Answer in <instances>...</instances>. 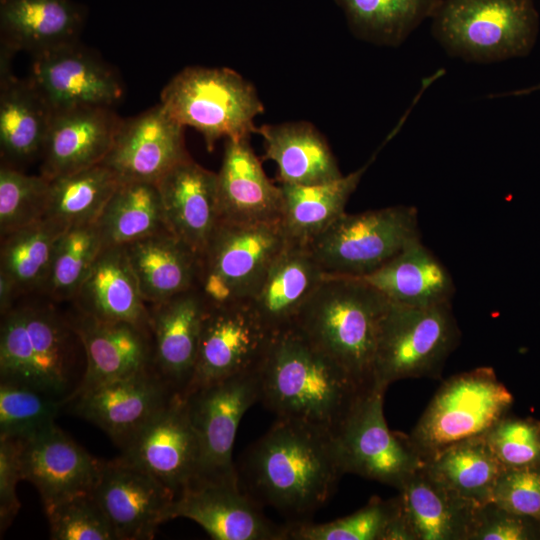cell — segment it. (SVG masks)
I'll list each match as a JSON object with an SVG mask.
<instances>
[{
    "mask_svg": "<svg viewBox=\"0 0 540 540\" xmlns=\"http://www.w3.org/2000/svg\"><path fill=\"white\" fill-rule=\"evenodd\" d=\"M217 190L222 221L251 224L281 219L280 186L267 178L249 138L227 139Z\"/></svg>",
    "mask_w": 540,
    "mask_h": 540,
    "instance_id": "cell-25",
    "label": "cell"
},
{
    "mask_svg": "<svg viewBox=\"0 0 540 540\" xmlns=\"http://www.w3.org/2000/svg\"><path fill=\"white\" fill-rule=\"evenodd\" d=\"M24 480L39 491L44 509L92 493L103 461L91 456L56 424L22 441Z\"/></svg>",
    "mask_w": 540,
    "mask_h": 540,
    "instance_id": "cell-21",
    "label": "cell"
},
{
    "mask_svg": "<svg viewBox=\"0 0 540 540\" xmlns=\"http://www.w3.org/2000/svg\"><path fill=\"white\" fill-rule=\"evenodd\" d=\"M120 183L101 163L51 179L45 218L65 228L96 223Z\"/></svg>",
    "mask_w": 540,
    "mask_h": 540,
    "instance_id": "cell-39",
    "label": "cell"
},
{
    "mask_svg": "<svg viewBox=\"0 0 540 540\" xmlns=\"http://www.w3.org/2000/svg\"><path fill=\"white\" fill-rule=\"evenodd\" d=\"M121 122L107 106H81L52 113L40 156V174L51 180L100 164Z\"/></svg>",
    "mask_w": 540,
    "mask_h": 540,
    "instance_id": "cell-23",
    "label": "cell"
},
{
    "mask_svg": "<svg viewBox=\"0 0 540 540\" xmlns=\"http://www.w3.org/2000/svg\"><path fill=\"white\" fill-rule=\"evenodd\" d=\"M398 513L396 496L388 500L375 496L356 512L331 522H287L285 540H387Z\"/></svg>",
    "mask_w": 540,
    "mask_h": 540,
    "instance_id": "cell-41",
    "label": "cell"
},
{
    "mask_svg": "<svg viewBox=\"0 0 540 540\" xmlns=\"http://www.w3.org/2000/svg\"><path fill=\"white\" fill-rule=\"evenodd\" d=\"M537 91H540V83H538L537 85L528 87V88L515 90V91H511L507 93L492 94V95H489L488 97L497 98V97H505V96H522V95H528Z\"/></svg>",
    "mask_w": 540,
    "mask_h": 540,
    "instance_id": "cell-49",
    "label": "cell"
},
{
    "mask_svg": "<svg viewBox=\"0 0 540 540\" xmlns=\"http://www.w3.org/2000/svg\"><path fill=\"white\" fill-rule=\"evenodd\" d=\"M83 19L71 0H0L1 46L35 56L73 44Z\"/></svg>",
    "mask_w": 540,
    "mask_h": 540,
    "instance_id": "cell-30",
    "label": "cell"
},
{
    "mask_svg": "<svg viewBox=\"0 0 540 540\" xmlns=\"http://www.w3.org/2000/svg\"><path fill=\"white\" fill-rule=\"evenodd\" d=\"M50 180L1 164L0 237L45 218Z\"/></svg>",
    "mask_w": 540,
    "mask_h": 540,
    "instance_id": "cell-43",
    "label": "cell"
},
{
    "mask_svg": "<svg viewBox=\"0 0 540 540\" xmlns=\"http://www.w3.org/2000/svg\"><path fill=\"white\" fill-rule=\"evenodd\" d=\"M175 393L151 366L79 394L68 403L75 414L98 426L122 449Z\"/></svg>",
    "mask_w": 540,
    "mask_h": 540,
    "instance_id": "cell-16",
    "label": "cell"
},
{
    "mask_svg": "<svg viewBox=\"0 0 540 540\" xmlns=\"http://www.w3.org/2000/svg\"><path fill=\"white\" fill-rule=\"evenodd\" d=\"M460 340L451 303L410 307L390 303L381 322L374 384L438 377Z\"/></svg>",
    "mask_w": 540,
    "mask_h": 540,
    "instance_id": "cell-8",
    "label": "cell"
},
{
    "mask_svg": "<svg viewBox=\"0 0 540 540\" xmlns=\"http://www.w3.org/2000/svg\"><path fill=\"white\" fill-rule=\"evenodd\" d=\"M286 242L280 221L220 220L199 255L197 288L209 305L250 301Z\"/></svg>",
    "mask_w": 540,
    "mask_h": 540,
    "instance_id": "cell-9",
    "label": "cell"
},
{
    "mask_svg": "<svg viewBox=\"0 0 540 540\" xmlns=\"http://www.w3.org/2000/svg\"><path fill=\"white\" fill-rule=\"evenodd\" d=\"M374 156L356 171L330 182L314 185L281 184L280 223L286 241L308 247L344 214L350 196L356 190Z\"/></svg>",
    "mask_w": 540,
    "mask_h": 540,
    "instance_id": "cell-34",
    "label": "cell"
},
{
    "mask_svg": "<svg viewBox=\"0 0 540 540\" xmlns=\"http://www.w3.org/2000/svg\"><path fill=\"white\" fill-rule=\"evenodd\" d=\"M92 317L150 329V313L124 246L103 247L77 294L69 302Z\"/></svg>",
    "mask_w": 540,
    "mask_h": 540,
    "instance_id": "cell-29",
    "label": "cell"
},
{
    "mask_svg": "<svg viewBox=\"0 0 540 540\" xmlns=\"http://www.w3.org/2000/svg\"><path fill=\"white\" fill-rule=\"evenodd\" d=\"M103 248L96 223L68 227L59 237L43 294L69 303Z\"/></svg>",
    "mask_w": 540,
    "mask_h": 540,
    "instance_id": "cell-40",
    "label": "cell"
},
{
    "mask_svg": "<svg viewBox=\"0 0 540 540\" xmlns=\"http://www.w3.org/2000/svg\"><path fill=\"white\" fill-rule=\"evenodd\" d=\"M53 540H117L92 493L77 495L45 510Z\"/></svg>",
    "mask_w": 540,
    "mask_h": 540,
    "instance_id": "cell-44",
    "label": "cell"
},
{
    "mask_svg": "<svg viewBox=\"0 0 540 540\" xmlns=\"http://www.w3.org/2000/svg\"><path fill=\"white\" fill-rule=\"evenodd\" d=\"M147 304L197 287L199 255L169 230L124 245Z\"/></svg>",
    "mask_w": 540,
    "mask_h": 540,
    "instance_id": "cell-32",
    "label": "cell"
},
{
    "mask_svg": "<svg viewBox=\"0 0 540 540\" xmlns=\"http://www.w3.org/2000/svg\"><path fill=\"white\" fill-rule=\"evenodd\" d=\"M66 229L44 218L1 237L0 276L18 298L43 292L56 243Z\"/></svg>",
    "mask_w": 540,
    "mask_h": 540,
    "instance_id": "cell-36",
    "label": "cell"
},
{
    "mask_svg": "<svg viewBox=\"0 0 540 540\" xmlns=\"http://www.w3.org/2000/svg\"><path fill=\"white\" fill-rule=\"evenodd\" d=\"M256 133L263 138L266 158L277 165L281 184L314 185L343 176L327 141L311 123L263 125Z\"/></svg>",
    "mask_w": 540,
    "mask_h": 540,
    "instance_id": "cell-33",
    "label": "cell"
},
{
    "mask_svg": "<svg viewBox=\"0 0 540 540\" xmlns=\"http://www.w3.org/2000/svg\"><path fill=\"white\" fill-rule=\"evenodd\" d=\"M13 53L0 52V151L2 163L20 169L40 157L52 111L33 83L11 70Z\"/></svg>",
    "mask_w": 540,
    "mask_h": 540,
    "instance_id": "cell-27",
    "label": "cell"
},
{
    "mask_svg": "<svg viewBox=\"0 0 540 540\" xmlns=\"http://www.w3.org/2000/svg\"><path fill=\"white\" fill-rule=\"evenodd\" d=\"M156 184L168 230L200 255L220 222L217 173L188 157Z\"/></svg>",
    "mask_w": 540,
    "mask_h": 540,
    "instance_id": "cell-24",
    "label": "cell"
},
{
    "mask_svg": "<svg viewBox=\"0 0 540 540\" xmlns=\"http://www.w3.org/2000/svg\"><path fill=\"white\" fill-rule=\"evenodd\" d=\"M418 238L416 207L395 205L345 212L308 248L326 275L361 277L380 268Z\"/></svg>",
    "mask_w": 540,
    "mask_h": 540,
    "instance_id": "cell-10",
    "label": "cell"
},
{
    "mask_svg": "<svg viewBox=\"0 0 540 540\" xmlns=\"http://www.w3.org/2000/svg\"><path fill=\"white\" fill-rule=\"evenodd\" d=\"M183 132L184 126L159 103L135 117L122 119L101 164L121 182L156 183L176 164L190 157Z\"/></svg>",
    "mask_w": 540,
    "mask_h": 540,
    "instance_id": "cell-18",
    "label": "cell"
},
{
    "mask_svg": "<svg viewBox=\"0 0 540 540\" xmlns=\"http://www.w3.org/2000/svg\"><path fill=\"white\" fill-rule=\"evenodd\" d=\"M183 396L200 446L195 480L240 484L232 460L233 445L243 415L260 400V367Z\"/></svg>",
    "mask_w": 540,
    "mask_h": 540,
    "instance_id": "cell-12",
    "label": "cell"
},
{
    "mask_svg": "<svg viewBox=\"0 0 540 540\" xmlns=\"http://www.w3.org/2000/svg\"><path fill=\"white\" fill-rule=\"evenodd\" d=\"M390 305L359 277L326 275L293 328L337 363L362 388L374 385L380 326Z\"/></svg>",
    "mask_w": 540,
    "mask_h": 540,
    "instance_id": "cell-4",
    "label": "cell"
},
{
    "mask_svg": "<svg viewBox=\"0 0 540 540\" xmlns=\"http://www.w3.org/2000/svg\"><path fill=\"white\" fill-rule=\"evenodd\" d=\"M160 104L182 126L196 129L209 151L220 138H249L264 110L254 86L240 74L198 66L176 74L163 88Z\"/></svg>",
    "mask_w": 540,
    "mask_h": 540,
    "instance_id": "cell-6",
    "label": "cell"
},
{
    "mask_svg": "<svg viewBox=\"0 0 540 540\" xmlns=\"http://www.w3.org/2000/svg\"><path fill=\"white\" fill-rule=\"evenodd\" d=\"M188 518L215 540H285V526L264 516L240 484L194 480L175 497L168 520Z\"/></svg>",
    "mask_w": 540,
    "mask_h": 540,
    "instance_id": "cell-17",
    "label": "cell"
},
{
    "mask_svg": "<svg viewBox=\"0 0 540 540\" xmlns=\"http://www.w3.org/2000/svg\"><path fill=\"white\" fill-rule=\"evenodd\" d=\"M326 274L308 247L286 242L250 303L275 334L294 327Z\"/></svg>",
    "mask_w": 540,
    "mask_h": 540,
    "instance_id": "cell-28",
    "label": "cell"
},
{
    "mask_svg": "<svg viewBox=\"0 0 540 540\" xmlns=\"http://www.w3.org/2000/svg\"><path fill=\"white\" fill-rule=\"evenodd\" d=\"M275 336L250 301L208 304L195 370L182 395L259 368Z\"/></svg>",
    "mask_w": 540,
    "mask_h": 540,
    "instance_id": "cell-13",
    "label": "cell"
},
{
    "mask_svg": "<svg viewBox=\"0 0 540 540\" xmlns=\"http://www.w3.org/2000/svg\"><path fill=\"white\" fill-rule=\"evenodd\" d=\"M119 457L154 476L176 496L195 480L200 467V446L185 397L175 393L122 448Z\"/></svg>",
    "mask_w": 540,
    "mask_h": 540,
    "instance_id": "cell-14",
    "label": "cell"
},
{
    "mask_svg": "<svg viewBox=\"0 0 540 540\" xmlns=\"http://www.w3.org/2000/svg\"><path fill=\"white\" fill-rule=\"evenodd\" d=\"M540 539V523L509 512L493 502L478 508L470 540Z\"/></svg>",
    "mask_w": 540,
    "mask_h": 540,
    "instance_id": "cell-47",
    "label": "cell"
},
{
    "mask_svg": "<svg viewBox=\"0 0 540 540\" xmlns=\"http://www.w3.org/2000/svg\"><path fill=\"white\" fill-rule=\"evenodd\" d=\"M344 474L331 431L280 418L248 449L238 472L242 490L288 522L310 521Z\"/></svg>",
    "mask_w": 540,
    "mask_h": 540,
    "instance_id": "cell-1",
    "label": "cell"
},
{
    "mask_svg": "<svg viewBox=\"0 0 540 540\" xmlns=\"http://www.w3.org/2000/svg\"><path fill=\"white\" fill-rule=\"evenodd\" d=\"M366 390L295 328L275 336L260 366L259 401L277 418L334 435Z\"/></svg>",
    "mask_w": 540,
    "mask_h": 540,
    "instance_id": "cell-2",
    "label": "cell"
},
{
    "mask_svg": "<svg viewBox=\"0 0 540 540\" xmlns=\"http://www.w3.org/2000/svg\"><path fill=\"white\" fill-rule=\"evenodd\" d=\"M431 20L446 54L478 64L528 55L539 30L533 0H442Z\"/></svg>",
    "mask_w": 540,
    "mask_h": 540,
    "instance_id": "cell-5",
    "label": "cell"
},
{
    "mask_svg": "<svg viewBox=\"0 0 540 540\" xmlns=\"http://www.w3.org/2000/svg\"><path fill=\"white\" fill-rule=\"evenodd\" d=\"M386 389L374 384L364 391L334 436L345 474L398 490L425 460L408 436L389 430L383 410Z\"/></svg>",
    "mask_w": 540,
    "mask_h": 540,
    "instance_id": "cell-11",
    "label": "cell"
},
{
    "mask_svg": "<svg viewBox=\"0 0 540 540\" xmlns=\"http://www.w3.org/2000/svg\"><path fill=\"white\" fill-rule=\"evenodd\" d=\"M103 247L124 246L168 230L156 183L121 182L96 222Z\"/></svg>",
    "mask_w": 540,
    "mask_h": 540,
    "instance_id": "cell-37",
    "label": "cell"
},
{
    "mask_svg": "<svg viewBox=\"0 0 540 540\" xmlns=\"http://www.w3.org/2000/svg\"><path fill=\"white\" fill-rule=\"evenodd\" d=\"M359 278L379 290L390 303L410 307L451 303L456 292L451 273L421 238L408 243L374 272Z\"/></svg>",
    "mask_w": 540,
    "mask_h": 540,
    "instance_id": "cell-31",
    "label": "cell"
},
{
    "mask_svg": "<svg viewBox=\"0 0 540 540\" xmlns=\"http://www.w3.org/2000/svg\"><path fill=\"white\" fill-rule=\"evenodd\" d=\"M22 441L0 439V529L12 524L20 510L16 488L24 480L21 462Z\"/></svg>",
    "mask_w": 540,
    "mask_h": 540,
    "instance_id": "cell-48",
    "label": "cell"
},
{
    "mask_svg": "<svg viewBox=\"0 0 540 540\" xmlns=\"http://www.w3.org/2000/svg\"><path fill=\"white\" fill-rule=\"evenodd\" d=\"M30 81L52 113L81 106L112 107L123 95L116 74L76 43L33 56Z\"/></svg>",
    "mask_w": 540,
    "mask_h": 540,
    "instance_id": "cell-19",
    "label": "cell"
},
{
    "mask_svg": "<svg viewBox=\"0 0 540 540\" xmlns=\"http://www.w3.org/2000/svg\"><path fill=\"white\" fill-rule=\"evenodd\" d=\"M67 304L70 320L85 350L86 365L66 403L79 394L152 366L150 330L128 322L101 320Z\"/></svg>",
    "mask_w": 540,
    "mask_h": 540,
    "instance_id": "cell-20",
    "label": "cell"
},
{
    "mask_svg": "<svg viewBox=\"0 0 540 540\" xmlns=\"http://www.w3.org/2000/svg\"><path fill=\"white\" fill-rule=\"evenodd\" d=\"M400 515L411 540H470L477 506L450 490L425 467L398 489Z\"/></svg>",
    "mask_w": 540,
    "mask_h": 540,
    "instance_id": "cell-26",
    "label": "cell"
},
{
    "mask_svg": "<svg viewBox=\"0 0 540 540\" xmlns=\"http://www.w3.org/2000/svg\"><path fill=\"white\" fill-rule=\"evenodd\" d=\"M117 540H150L168 520L176 494L121 457L103 463L92 492Z\"/></svg>",
    "mask_w": 540,
    "mask_h": 540,
    "instance_id": "cell-15",
    "label": "cell"
},
{
    "mask_svg": "<svg viewBox=\"0 0 540 540\" xmlns=\"http://www.w3.org/2000/svg\"><path fill=\"white\" fill-rule=\"evenodd\" d=\"M492 502L540 523V466L504 469L494 487Z\"/></svg>",
    "mask_w": 540,
    "mask_h": 540,
    "instance_id": "cell-46",
    "label": "cell"
},
{
    "mask_svg": "<svg viewBox=\"0 0 540 540\" xmlns=\"http://www.w3.org/2000/svg\"><path fill=\"white\" fill-rule=\"evenodd\" d=\"M425 467L446 487L477 506L492 502L494 487L505 469L485 435L447 446L427 459Z\"/></svg>",
    "mask_w": 540,
    "mask_h": 540,
    "instance_id": "cell-35",
    "label": "cell"
},
{
    "mask_svg": "<svg viewBox=\"0 0 540 540\" xmlns=\"http://www.w3.org/2000/svg\"><path fill=\"white\" fill-rule=\"evenodd\" d=\"M152 336V366L182 394L196 366L208 303L196 287L165 301L147 304Z\"/></svg>",
    "mask_w": 540,
    "mask_h": 540,
    "instance_id": "cell-22",
    "label": "cell"
},
{
    "mask_svg": "<svg viewBox=\"0 0 540 540\" xmlns=\"http://www.w3.org/2000/svg\"><path fill=\"white\" fill-rule=\"evenodd\" d=\"M359 39L389 47L403 44L432 18L442 0H334Z\"/></svg>",
    "mask_w": 540,
    "mask_h": 540,
    "instance_id": "cell-38",
    "label": "cell"
},
{
    "mask_svg": "<svg viewBox=\"0 0 540 540\" xmlns=\"http://www.w3.org/2000/svg\"><path fill=\"white\" fill-rule=\"evenodd\" d=\"M43 293L24 295L1 315L0 379L65 402L85 350L68 310Z\"/></svg>",
    "mask_w": 540,
    "mask_h": 540,
    "instance_id": "cell-3",
    "label": "cell"
},
{
    "mask_svg": "<svg viewBox=\"0 0 540 540\" xmlns=\"http://www.w3.org/2000/svg\"><path fill=\"white\" fill-rule=\"evenodd\" d=\"M512 404L511 392L495 371L477 367L440 386L408 438L426 462L449 445L485 435Z\"/></svg>",
    "mask_w": 540,
    "mask_h": 540,
    "instance_id": "cell-7",
    "label": "cell"
},
{
    "mask_svg": "<svg viewBox=\"0 0 540 540\" xmlns=\"http://www.w3.org/2000/svg\"><path fill=\"white\" fill-rule=\"evenodd\" d=\"M65 402L32 387L0 381V439L25 441L55 424Z\"/></svg>",
    "mask_w": 540,
    "mask_h": 540,
    "instance_id": "cell-42",
    "label": "cell"
},
{
    "mask_svg": "<svg viewBox=\"0 0 540 540\" xmlns=\"http://www.w3.org/2000/svg\"><path fill=\"white\" fill-rule=\"evenodd\" d=\"M485 438L505 469L540 466V421L506 415Z\"/></svg>",
    "mask_w": 540,
    "mask_h": 540,
    "instance_id": "cell-45",
    "label": "cell"
}]
</instances>
